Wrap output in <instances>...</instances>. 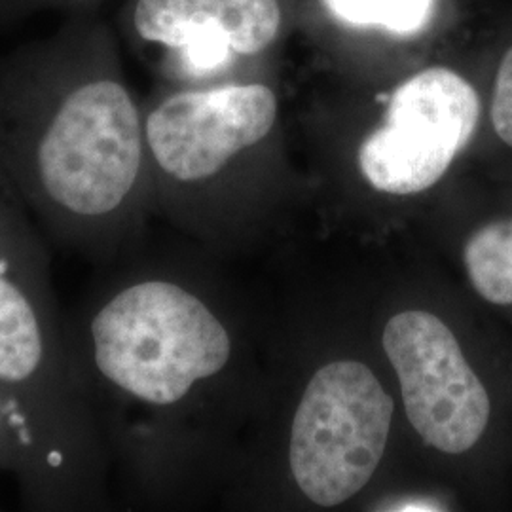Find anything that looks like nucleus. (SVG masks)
I'll return each instance as SVG.
<instances>
[{"mask_svg":"<svg viewBox=\"0 0 512 512\" xmlns=\"http://www.w3.org/2000/svg\"><path fill=\"white\" fill-rule=\"evenodd\" d=\"M0 165L57 245L109 266L145 202V116L109 25L76 14L0 55Z\"/></svg>","mask_w":512,"mask_h":512,"instance_id":"obj_1","label":"nucleus"},{"mask_svg":"<svg viewBox=\"0 0 512 512\" xmlns=\"http://www.w3.org/2000/svg\"><path fill=\"white\" fill-rule=\"evenodd\" d=\"M63 332L97 429L131 408L181 406L234 353L230 330L202 296L156 275H105Z\"/></svg>","mask_w":512,"mask_h":512,"instance_id":"obj_2","label":"nucleus"},{"mask_svg":"<svg viewBox=\"0 0 512 512\" xmlns=\"http://www.w3.org/2000/svg\"><path fill=\"white\" fill-rule=\"evenodd\" d=\"M0 387L10 393L86 495L109 499V458L78 382L42 241L0 258Z\"/></svg>","mask_w":512,"mask_h":512,"instance_id":"obj_3","label":"nucleus"},{"mask_svg":"<svg viewBox=\"0 0 512 512\" xmlns=\"http://www.w3.org/2000/svg\"><path fill=\"white\" fill-rule=\"evenodd\" d=\"M395 403L357 361L319 368L296 408L289 459L298 488L315 505H342L384 458Z\"/></svg>","mask_w":512,"mask_h":512,"instance_id":"obj_4","label":"nucleus"},{"mask_svg":"<svg viewBox=\"0 0 512 512\" xmlns=\"http://www.w3.org/2000/svg\"><path fill=\"white\" fill-rule=\"evenodd\" d=\"M143 116L150 183L200 190L268 137L277 99L264 84L220 82L165 93Z\"/></svg>","mask_w":512,"mask_h":512,"instance_id":"obj_5","label":"nucleus"},{"mask_svg":"<svg viewBox=\"0 0 512 512\" xmlns=\"http://www.w3.org/2000/svg\"><path fill=\"white\" fill-rule=\"evenodd\" d=\"M480 118L475 88L446 67L410 76L393 95L384 124L359 148L366 181L393 196L420 194L446 175Z\"/></svg>","mask_w":512,"mask_h":512,"instance_id":"obj_6","label":"nucleus"},{"mask_svg":"<svg viewBox=\"0 0 512 512\" xmlns=\"http://www.w3.org/2000/svg\"><path fill=\"white\" fill-rule=\"evenodd\" d=\"M382 344L421 440L450 456L471 450L488 427L490 397L454 332L429 311L408 310L389 319Z\"/></svg>","mask_w":512,"mask_h":512,"instance_id":"obj_7","label":"nucleus"},{"mask_svg":"<svg viewBox=\"0 0 512 512\" xmlns=\"http://www.w3.org/2000/svg\"><path fill=\"white\" fill-rule=\"evenodd\" d=\"M122 27L133 44L160 50L177 78L200 86L266 50L281 8L277 0H128Z\"/></svg>","mask_w":512,"mask_h":512,"instance_id":"obj_8","label":"nucleus"},{"mask_svg":"<svg viewBox=\"0 0 512 512\" xmlns=\"http://www.w3.org/2000/svg\"><path fill=\"white\" fill-rule=\"evenodd\" d=\"M463 260L476 293L497 306L512 304V220L476 230L465 245Z\"/></svg>","mask_w":512,"mask_h":512,"instance_id":"obj_9","label":"nucleus"},{"mask_svg":"<svg viewBox=\"0 0 512 512\" xmlns=\"http://www.w3.org/2000/svg\"><path fill=\"white\" fill-rule=\"evenodd\" d=\"M334 18L355 27H378L412 37L433 18L435 0H323Z\"/></svg>","mask_w":512,"mask_h":512,"instance_id":"obj_10","label":"nucleus"},{"mask_svg":"<svg viewBox=\"0 0 512 512\" xmlns=\"http://www.w3.org/2000/svg\"><path fill=\"white\" fill-rule=\"evenodd\" d=\"M103 0H0V33L38 12L61 10L76 14H92Z\"/></svg>","mask_w":512,"mask_h":512,"instance_id":"obj_11","label":"nucleus"},{"mask_svg":"<svg viewBox=\"0 0 512 512\" xmlns=\"http://www.w3.org/2000/svg\"><path fill=\"white\" fill-rule=\"evenodd\" d=\"M492 122L499 139L512 147V48L503 57L495 76Z\"/></svg>","mask_w":512,"mask_h":512,"instance_id":"obj_12","label":"nucleus"},{"mask_svg":"<svg viewBox=\"0 0 512 512\" xmlns=\"http://www.w3.org/2000/svg\"><path fill=\"white\" fill-rule=\"evenodd\" d=\"M404 505H408V507H401L399 511H440L439 505L433 507V503H429V501H410Z\"/></svg>","mask_w":512,"mask_h":512,"instance_id":"obj_13","label":"nucleus"}]
</instances>
